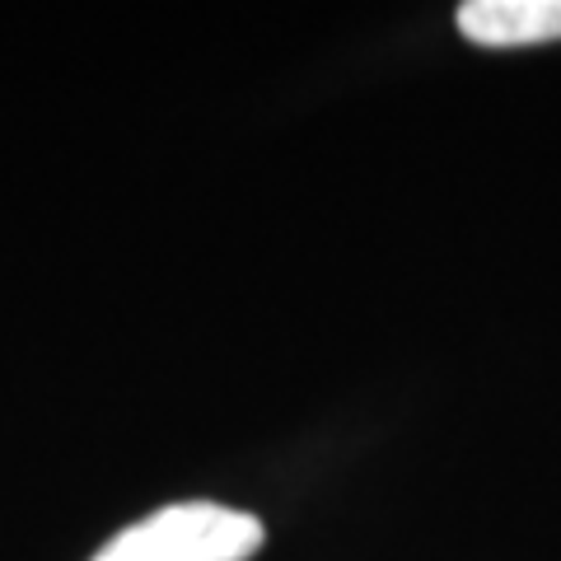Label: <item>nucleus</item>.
I'll return each instance as SVG.
<instances>
[{
	"instance_id": "nucleus-1",
	"label": "nucleus",
	"mask_w": 561,
	"mask_h": 561,
	"mask_svg": "<svg viewBox=\"0 0 561 561\" xmlns=\"http://www.w3.org/2000/svg\"><path fill=\"white\" fill-rule=\"evenodd\" d=\"M262 548V519L216 501L164 505L108 538L90 561H249Z\"/></svg>"
},
{
	"instance_id": "nucleus-2",
	"label": "nucleus",
	"mask_w": 561,
	"mask_h": 561,
	"mask_svg": "<svg viewBox=\"0 0 561 561\" xmlns=\"http://www.w3.org/2000/svg\"><path fill=\"white\" fill-rule=\"evenodd\" d=\"M459 33L478 47H538L561 38V0H468Z\"/></svg>"
}]
</instances>
